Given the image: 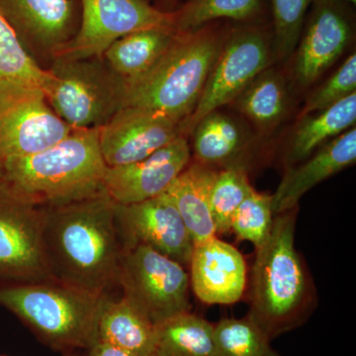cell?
Here are the masks:
<instances>
[{"label":"cell","instance_id":"1","mask_svg":"<svg viewBox=\"0 0 356 356\" xmlns=\"http://www.w3.org/2000/svg\"><path fill=\"white\" fill-rule=\"evenodd\" d=\"M42 247L51 280L107 295L116 284L123 245L116 203L105 189L44 208Z\"/></svg>","mask_w":356,"mask_h":356},{"label":"cell","instance_id":"2","mask_svg":"<svg viewBox=\"0 0 356 356\" xmlns=\"http://www.w3.org/2000/svg\"><path fill=\"white\" fill-rule=\"evenodd\" d=\"M298 207L274 216L268 240L255 250L250 318L269 339L298 329L317 307V291L295 248Z\"/></svg>","mask_w":356,"mask_h":356},{"label":"cell","instance_id":"3","mask_svg":"<svg viewBox=\"0 0 356 356\" xmlns=\"http://www.w3.org/2000/svg\"><path fill=\"white\" fill-rule=\"evenodd\" d=\"M105 168L99 128H74L44 151L0 161V181L33 205L54 207L103 191Z\"/></svg>","mask_w":356,"mask_h":356},{"label":"cell","instance_id":"4","mask_svg":"<svg viewBox=\"0 0 356 356\" xmlns=\"http://www.w3.org/2000/svg\"><path fill=\"white\" fill-rule=\"evenodd\" d=\"M228 30L214 22L189 34L177 33L152 69L125 81L124 107L149 110L184 123L197 105Z\"/></svg>","mask_w":356,"mask_h":356},{"label":"cell","instance_id":"5","mask_svg":"<svg viewBox=\"0 0 356 356\" xmlns=\"http://www.w3.org/2000/svg\"><path fill=\"white\" fill-rule=\"evenodd\" d=\"M107 295L57 281L0 287V306L13 313L54 350H88L98 339V323Z\"/></svg>","mask_w":356,"mask_h":356},{"label":"cell","instance_id":"6","mask_svg":"<svg viewBox=\"0 0 356 356\" xmlns=\"http://www.w3.org/2000/svg\"><path fill=\"white\" fill-rule=\"evenodd\" d=\"M47 100L70 127L102 128L125 104L126 83L103 56L57 58L47 69Z\"/></svg>","mask_w":356,"mask_h":356},{"label":"cell","instance_id":"7","mask_svg":"<svg viewBox=\"0 0 356 356\" xmlns=\"http://www.w3.org/2000/svg\"><path fill=\"white\" fill-rule=\"evenodd\" d=\"M116 284L122 297L154 325L191 311L185 267L146 245L124 248Z\"/></svg>","mask_w":356,"mask_h":356},{"label":"cell","instance_id":"8","mask_svg":"<svg viewBox=\"0 0 356 356\" xmlns=\"http://www.w3.org/2000/svg\"><path fill=\"white\" fill-rule=\"evenodd\" d=\"M270 36L264 24H240L228 30L184 133L212 112L234 102L243 89L270 64Z\"/></svg>","mask_w":356,"mask_h":356},{"label":"cell","instance_id":"9","mask_svg":"<svg viewBox=\"0 0 356 356\" xmlns=\"http://www.w3.org/2000/svg\"><path fill=\"white\" fill-rule=\"evenodd\" d=\"M72 129L51 109L41 88L0 83V161L44 151Z\"/></svg>","mask_w":356,"mask_h":356},{"label":"cell","instance_id":"10","mask_svg":"<svg viewBox=\"0 0 356 356\" xmlns=\"http://www.w3.org/2000/svg\"><path fill=\"white\" fill-rule=\"evenodd\" d=\"M81 6L79 32L57 58L99 57L117 40L142 30L175 32L172 11L147 0H81Z\"/></svg>","mask_w":356,"mask_h":356},{"label":"cell","instance_id":"11","mask_svg":"<svg viewBox=\"0 0 356 356\" xmlns=\"http://www.w3.org/2000/svg\"><path fill=\"white\" fill-rule=\"evenodd\" d=\"M44 208L0 181V287L51 280L42 247Z\"/></svg>","mask_w":356,"mask_h":356},{"label":"cell","instance_id":"12","mask_svg":"<svg viewBox=\"0 0 356 356\" xmlns=\"http://www.w3.org/2000/svg\"><path fill=\"white\" fill-rule=\"evenodd\" d=\"M0 15L32 60L47 70L79 32L81 0H0Z\"/></svg>","mask_w":356,"mask_h":356},{"label":"cell","instance_id":"13","mask_svg":"<svg viewBox=\"0 0 356 356\" xmlns=\"http://www.w3.org/2000/svg\"><path fill=\"white\" fill-rule=\"evenodd\" d=\"M116 222L123 250L146 245L182 266L191 264L193 241L166 192L139 203H116Z\"/></svg>","mask_w":356,"mask_h":356},{"label":"cell","instance_id":"14","mask_svg":"<svg viewBox=\"0 0 356 356\" xmlns=\"http://www.w3.org/2000/svg\"><path fill=\"white\" fill-rule=\"evenodd\" d=\"M182 124L149 110L124 107L99 128L103 161L109 168L142 161L184 135Z\"/></svg>","mask_w":356,"mask_h":356},{"label":"cell","instance_id":"15","mask_svg":"<svg viewBox=\"0 0 356 356\" xmlns=\"http://www.w3.org/2000/svg\"><path fill=\"white\" fill-rule=\"evenodd\" d=\"M344 0H314L300 36L295 76L300 84L315 83L341 57L353 34L351 14Z\"/></svg>","mask_w":356,"mask_h":356},{"label":"cell","instance_id":"16","mask_svg":"<svg viewBox=\"0 0 356 356\" xmlns=\"http://www.w3.org/2000/svg\"><path fill=\"white\" fill-rule=\"evenodd\" d=\"M191 149L186 136L181 135L151 156L127 165L106 166L103 188L121 205L139 203L168 191L188 163Z\"/></svg>","mask_w":356,"mask_h":356},{"label":"cell","instance_id":"17","mask_svg":"<svg viewBox=\"0 0 356 356\" xmlns=\"http://www.w3.org/2000/svg\"><path fill=\"white\" fill-rule=\"evenodd\" d=\"M191 286L207 305H231L242 299L247 287V264L234 245L213 236L194 245Z\"/></svg>","mask_w":356,"mask_h":356},{"label":"cell","instance_id":"18","mask_svg":"<svg viewBox=\"0 0 356 356\" xmlns=\"http://www.w3.org/2000/svg\"><path fill=\"white\" fill-rule=\"evenodd\" d=\"M356 130L350 128L318 149L305 161L285 168L277 189L271 195L274 216L298 207L300 199L316 185L355 165Z\"/></svg>","mask_w":356,"mask_h":356},{"label":"cell","instance_id":"19","mask_svg":"<svg viewBox=\"0 0 356 356\" xmlns=\"http://www.w3.org/2000/svg\"><path fill=\"white\" fill-rule=\"evenodd\" d=\"M217 172L216 168L194 161L165 191L177 206L194 245L216 236L210 195Z\"/></svg>","mask_w":356,"mask_h":356},{"label":"cell","instance_id":"20","mask_svg":"<svg viewBox=\"0 0 356 356\" xmlns=\"http://www.w3.org/2000/svg\"><path fill=\"white\" fill-rule=\"evenodd\" d=\"M98 339L113 344L135 356H156V325L127 300L103 301Z\"/></svg>","mask_w":356,"mask_h":356},{"label":"cell","instance_id":"21","mask_svg":"<svg viewBox=\"0 0 356 356\" xmlns=\"http://www.w3.org/2000/svg\"><path fill=\"white\" fill-rule=\"evenodd\" d=\"M355 121L356 92L313 116L300 119L285 151V168L305 161L329 140L350 130Z\"/></svg>","mask_w":356,"mask_h":356},{"label":"cell","instance_id":"22","mask_svg":"<svg viewBox=\"0 0 356 356\" xmlns=\"http://www.w3.org/2000/svg\"><path fill=\"white\" fill-rule=\"evenodd\" d=\"M192 133L194 161L214 168H242L247 170V140L228 116L212 112L199 122Z\"/></svg>","mask_w":356,"mask_h":356},{"label":"cell","instance_id":"23","mask_svg":"<svg viewBox=\"0 0 356 356\" xmlns=\"http://www.w3.org/2000/svg\"><path fill=\"white\" fill-rule=\"evenodd\" d=\"M177 35V32L163 29L131 33L115 41L103 57L119 76L126 81H132L153 67Z\"/></svg>","mask_w":356,"mask_h":356},{"label":"cell","instance_id":"24","mask_svg":"<svg viewBox=\"0 0 356 356\" xmlns=\"http://www.w3.org/2000/svg\"><path fill=\"white\" fill-rule=\"evenodd\" d=\"M268 7L266 0H187L173 9L175 32L189 34L219 20L240 24H262Z\"/></svg>","mask_w":356,"mask_h":356},{"label":"cell","instance_id":"25","mask_svg":"<svg viewBox=\"0 0 356 356\" xmlns=\"http://www.w3.org/2000/svg\"><path fill=\"white\" fill-rule=\"evenodd\" d=\"M156 356H218L214 324L191 311L156 325Z\"/></svg>","mask_w":356,"mask_h":356},{"label":"cell","instance_id":"26","mask_svg":"<svg viewBox=\"0 0 356 356\" xmlns=\"http://www.w3.org/2000/svg\"><path fill=\"white\" fill-rule=\"evenodd\" d=\"M236 107L255 125L270 129L280 123L287 109L284 81L278 72H261L235 99Z\"/></svg>","mask_w":356,"mask_h":356},{"label":"cell","instance_id":"27","mask_svg":"<svg viewBox=\"0 0 356 356\" xmlns=\"http://www.w3.org/2000/svg\"><path fill=\"white\" fill-rule=\"evenodd\" d=\"M214 329L218 356H281L271 339L247 317L222 318Z\"/></svg>","mask_w":356,"mask_h":356},{"label":"cell","instance_id":"28","mask_svg":"<svg viewBox=\"0 0 356 356\" xmlns=\"http://www.w3.org/2000/svg\"><path fill=\"white\" fill-rule=\"evenodd\" d=\"M252 188L245 168L218 170L210 195L211 215L216 236L231 232L234 214Z\"/></svg>","mask_w":356,"mask_h":356},{"label":"cell","instance_id":"29","mask_svg":"<svg viewBox=\"0 0 356 356\" xmlns=\"http://www.w3.org/2000/svg\"><path fill=\"white\" fill-rule=\"evenodd\" d=\"M50 79L24 50L13 28L0 15V83L30 84L43 90Z\"/></svg>","mask_w":356,"mask_h":356},{"label":"cell","instance_id":"30","mask_svg":"<svg viewBox=\"0 0 356 356\" xmlns=\"http://www.w3.org/2000/svg\"><path fill=\"white\" fill-rule=\"evenodd\" d=\"M273 220L271 195L257 192L252 187L234 214L231 231L238 240L252 243L257 250L268 240Z\"/></svg>","mask_w":356,"mask_h":356},{"label":"cell","instance_id":"31","mask_svg":"<svg viewBox=\"0 0 356 356\" xmlns=\"http://www.w3.org/2000/svg\"><path fill=\"white\" fill-rule=\"evenodd\" d=\"M314 0H269L276 53L291 56L299 43L307 11Z\"/></svg>","mask_w":356,"mask_h":356},{"label":"cell","instance_id":"32","mask_svg":"<svg viewBox=\"0 0 356 356\" xmlns=\"http://www.w3.org/2000/svg\"><path fill=\"white\" fill-rule=\"evenodd\" d=\"M355 90L356 56L353 54L324 84L309 96L300 114V119L329 108L355 93Z\"/></svg>","mask_w":356,"mask_h":356},{"label":"cell","instance_id":"33","mask_svg":"<svg viewBox=\"0 0 356 356\" xmlns=\"http://www.w3.org/2000/svg\"><path fill=\"white\" fill-rule=\"evenodd\" d=\"M86 356H135L128 351L117 348L113 344L106 341H95L90 348L86 350Z\"/></svg>","mask_w":356,"mask_h":356},{"label":"cell","instance_id":"34","mask_svg":"<svg viewBox=\"0 0 356 356\" xmlns=\"http://www.w3.org/2000/svg\"><path fill=\"white\" fill-rule=\"evenodd\" d=\"M344 1L348 2V4H350V6H355L356 0H344Z\"/></svg>","mask_w":356,"mask_h":356},{"label":"cell","instance_id":"35","mask_svg":"<svg viewBox=\"0 0 356 356\" xmlns=\"http://www.w3.org/2000/svg\"><path fill=\"white\" fill-rule=\"evenodd\" d=\"M165 3H172V2H177V0H163Z\"/></svg>","mask_w":356,"mask_h":356},{"label":"cell","instance_id":"36","mask_svg":"<svg viewBox=\"0 0 356 356\" xmlns=\"http://www.w3.org/2000/svg\"><path fill=\"white\" fill-rule=\"evenodd\" d=\"M0 356H3V355H0ZM65 356H81V355H76V353H67V355H65Z\"/></svg>","mask_w":356,"mask_h":356},{"label":"cell","instance_id":"37","mask_svg":"<svg viewBox=\"0 0 356 356\" xmlns=\"http://www.w3.org/2000/svg\"><path fill=\"white\" fill-rule=\"evenodd\" d=\"M147 1H149V2H151V0H147Z\"/></svg>","mask_w":356,"mask_h":356}]
</instances>
